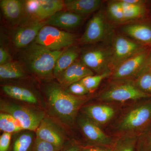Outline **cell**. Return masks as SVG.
<instances>
[{"label": "cell", "mask_w": 151, "mask_h": 151, "mask_svg": "<svg viewBox=\"0 0 151 151\" xmlns=\"http://www.w3.org/2000/svg\"><path fill=\"white\" fill-rule=\"evenodd\" d=\"M151 48L148 47L126 59L112 71L111 79L117 80L133 79L148 62Z\"/></svg>", "instance_id": "obj_7"}, {"label": "cell", "mask_w": 151, "mask_h": 151, "mask_svg": "<svg viewBox=\"0 0 151 151\" xmlns=\"http://www.w3.org/2000/svg\"><path fill=\"white\" fill-rule=\"evenodd\" d=\"M83 115L99 126L107 124L115 115V110L107 104H93L81 108Z\"/></svg>", "instance_id": "obj_16"}, {"label": "cell", "mask_w": 151, "mask_h": 151, "mask_svg": "<svg viewBox=\"0 0 151 151\" xmlns=\"http://www.w3.org/2000/svg\"><path fill=\"white\" fill-rule=\"evenodd\" d=\"M102 3L100 0H66L64 1V8L85 17L97 11Z\"/></svg>", "instance_id": "obj_19"}, {"label": "cell", "mask_w": 151, "mask_h": 151, "mask_svg": "<svg viewBox=\"0 0 151 151\" xmlns=\"http://www.w3.org/2000/svg\"><path fill=\"white\" fill-rule=\"evenodd\" d=\"M1 111L14 117L21 124L24 129L36 132L45 118L43 113L27 107L1 101Z\"/></svg>", "instance_id": "obj_9"}, {"label": "cell", "mask_w": 151, "mask_h": 151, "mask_svg": "<svg viewBox=\"0 0 151 151\" xmlns=\"http://www.w3.org/2000/svg\"><path fill=\"white\" fill-rule=\"evenodd\" d=\"M36 138L51 144L58 151L65 145V137L61 130L47 118H44L36 131Z\"/></svg>", "instance_id": "obj_13"}, {"label": "cell", "mask_w": 151, "mask_h": 151, "mask_svg": "<svg viewBox=\"0 0 151 151\" xmlns=\"http://www.w3.org/2000/svg\"><path fill=\"white\" fill-rule=\"evenodd\" d=\"M0 6L4 15L9 21L13 23H19L26 15L24 1L19 0H1Z\"/></svg>", "instance_id": "obj_18"}, {"label": "cell", "mask_w": 151, "mask_h": 151, "mask_svg": "<svg viewBox=\"0 0 151 151\" xmlns=\"http://www.w3.org/2000/svg\"><path fill=\"white\" fill-rule=\"evenodd\" d=\"M64 50L53 51L33 42L24 52L22 59L31 71L46 78L53 74L57 60Z\"/></svg>", "instance_id": "obj_3"}, {"label": "cell", "mask_w": 151, "mask_h": 151, "mask_svg": "<svg viewBox=\"0 0 151 151\" xmlns=\"http://www.w3.org/2000/svg\"><path fill=\"white\" fill-rule=\"evenodd\" d=\"M25 13L28 18L44 21L40 0H27L24 1Z\"/></svg>", "instance_id": "obj_29"}, {"label": "cell", "mask_w": 151, "mask_h": 151, "mask_svg": "<svg viewBox=\"0 0 151 151\" xmlns=\"http://www.w3.org/2000/svg\"><path fill=\"white\" fill-rule=\"evenodd\" d=\"M76 40L73 34L45 25L40 31L34 42L50 50L58 51L72 46Z\"/></svg>", "instance_id": "obj_6"}, {"label": "cell", "mask_w": 151, "mask_h": 151, "mask_svg": "<svg viewBox=\"0 0 151 151\" xmlns=\"http://www.w3.org/2000/svg\"><path fill=\"white\" fill-rule=\"evenodd\" d=\"M3 91L9 97L27 103L35 104L37 100L35 95L29 89L13 85H6L2 86Z\"/></svg>", "instance_id": "obj_21"}, {"label": "cell", "mask_w": 151, "mask_h": 151, "mask_svg": "<svg viewBox=\"0 0 151 151\" xmlns=\"http://www.w3.org/2000/svg\"><path fill=\"white\" fill-rule=\"evenodd\" d=\"M112 75V72H106L103 74L86 76L81 81L89 93H92L96 90L103 79Z\"/></svg>", "instance_id": "obj_28"}, {"label": "cell", "mask_w": 151, "mask_h": 151, "mask_svg": "<svg viewBox=\"0 0 151 151\" xmlns=\"http://www.w3.org/2000/svg\"><path fill=\"white\" fill-rule=\"evenodd\" d=\"M94 75L93 71L80 62L75 61L56 77L60 86L68 88L71 84L78 82L89 76Z\"/></svg>", "instance_id": "obj_14"}, {"label": "cell", "mask_w": 151, "mask_h": 151, "mask_svg": "<svg viewBox=\"0 0 151 151\" xmlns=\"http://www.w3.org/2000/svg\"><path fill=\"white\" fill-rule=\"evenodd\" d=\"M106 14L109 20L113 23L121 24L126 22L120 0L109 1L107 5Z\"/></svg>", "instance_id": "obj_25"}, {"label": "cell", "mask_w": 151, "mask_h": 151, "mask_svg": "<svg viewBox=\"0 0 151 151\" xmlns=\"http://www.w3.org/2000/svg\"><path fill=\"white\" fill-rule=\"evenodd\" d=\"M46 93L49 104L53 112L68 123L74 121L79 109L86 100L85 97L70 94L57 84L49 85Z\"/></svg>", "instance_id": "obj_1"}, {"label": "cell", "mask_w": 151, "mask_h": 151, "mask_svg": "<svg viewBox=\"0 0 151 151\" xmlns=\"http://www.w3.org/2000/svg\"><path fill=\"white\" fill-rule=\"evenodd\" d=\"M99 97L100 100L105 102L119 103L151 97L138 89L132 79L113 81L101 92Z\"/></svg>", "instance_id": "obj_5"}, {"label": "cell", "mask_w": 151, "mask_h": 151, "mask_svg": "<svg viewBox=\"0 0 151 151\" xmlns=\"http://www.w3.org/2000/svg\"><path fill=\"white\" fill-rule=\"evenodd\" d=\"M124 12L125 22L131 21L143 17L145 14L146 8L145 1L137 4L126 2L124 0H120Z\"/></svg>", "instance_id": "obj_22"}, {"label": "cell", "mask_w": 151, "mask_h": 151, "mask_svg": "<svg viewBox=\"0 0 151 151\" xmlns=\"http://www.w3.org/2000/svg\"><path fill=\"white\" fill-rule=\"evenodd\" d=\"M67 88L68 92L76 96H82L89 93L80 81L71 84Z\"/></svg>", "instance_id": "obj_34"}, {"label": "cell", "mask_w": 151, "mask_h": 151, "mask_svg": "<svg viewBox=\"0 0 151 151\" xmlns=\"http://www.w3.org/2000/svg\"><path fill=\"white\" fill-rule=\"evenodd\" d=\"M12 134L4 132L0 137V151H8L9 148Z\"/></svg>", "instance_id": "obj_35"}, {"label": "cell", "mask_w": 151, "mask_h": 151, "mask_svg": "<svg viewBox=\"0 0 151 151\" xmlns=\"http://www.w3.org/2000/svg\"><path fill=\"white\" fill-rule=\"evenodd\" d=\"M44 21L64 8V1L40 0Z\"/></svg>", "instance_id": "obj_27"}, {"label": "cell", "mask_w": 151, "mask_h": 151, "mask_svg": "<svg viewBox=\"0 0 151 151\" xmlns=\"http://www.w3.org/2000/svg\"><path fill=\"white\" fill-rule=\"evenodd\" d=\"M111 42V71L124 60L147 47L121 35H114Z\"/></svg>", "instance_id": "obj_8"}, {"label": "cell", "mask_w": 151, "mask_h": 151, "mask_svg": "<svg viewBox=\"0 0 151 151\" xmlns=\"http://www.w3.org/2000/svg\"><path fill=\"white\" fill-rule=\"evenodd\" d=\"M78 124L84 137L89 142L103 146L113 144L112 137L105 134L99 125L84 115L78 117Z\"/></svg>", "instance_id": "obj_12"}, {"label": "cell", "mask_w": 151, "mask_h": 151, "mask_svg": "<svg viewBox=\"0 0 151 151\" xmlns=\"http://www.w3.org/2000/svg\"><path fill=\"white\" fill-rule=\"evenodd\" d=\"M81 151H113L110 149L100 147L89 146L81 149Z\"/></svg>", "instance_id": "obj_38"}, {"label": "cell", "mask_w": 151, "mask_h": 151, "mask_svg": "<svg viewBox=\"0 0 151 151\" xmlns=\"http://www.w3.org/2000/svg\"><path fill=\"white\" fill-rule=\"evenodd\" d=\"M81 148L75 143H70L64 146L61 151H81Z\"/></svg>", "instance_id": "obj_37"}, {"label": "cell", "mask_w": 151, "mask_h": 151, "mask_svg": "<svg viewBox=\"0 0 151 151\" xmlns=\"http://www.w3.org/2000/svg\"><path fill=\"white\" fill-rule=\"evenodd\" d=\"M103 9L98 11L88 22L79 42L81 44H92L100 42H111L114 32L108 21Z\"/></svg>", "instance_id": "obj_4"}, {"label": "cell", "mask_w": 151, "mask_h": 151, "mask_svg": "<svg viewBox=\"0 0 151 151\" xmlns=\"http://www.w3.org/2000/svg\"><path fill=\"white\" fill-rule=\"evenodd\" d=\"M0 129L4 132L11 134L24 130L21 124L14 117L4 113L0 114Z\"/></svg>", "instance_id": "obj_26"}, {"label": "cell", "mask_w": 151, "mask_h": 151, "mask_svg": "<svg viewBox=\"0 0 151 151\" xmlns=\"http://www.w3.org/2000/svg\"><path fill=\"white\" fill-rule=\"evenodd\" d=\"M24 74L23 68L19 63L11 61L0 65L1 79H17L23 77Z\"/></svg>", "instance_id": "obj_24"}, {"label": "cell", "mask_w": 151, "mask_h": 151, "mask_svg": "<svg viewBox=\"0 0 151 151\" xmlns=\"http://www.w3.org/2000/svg\"><path fill=\"white\" fill-rule=\"evenodd\" d=\"M149 63H150V65H151V53L150 56V59L149 60Z\"/></svg>", "instance_id": "obj_39"}, {"label": "cell", "mask_w": 151, "mask_h": 151, "mask_svg": "<svg viewBox=\"0 0 151 151\" xmlns=\"http://www.w3.org/2000/svg\"><path fill=\"white\" fill-rule=\"evenodd\" d=\"M45 25L44 21L27 18L21 23L14 32L12 42L17 48L28 46L34 42L40 31Z\"/></svg>", "instance_id": "obj_11"}, {"label": "cell", "mask_w": 151, "mask_h": 151, "mask_svg": "<svg viewBox=\"0 0 151 151\" xmlns=\"http://www.w3.org/2000/svg\"><path fill=\"white\" fill-rule=\"evenodd\" d=\"M32 151H59L50 143L36 138Z\"/></svg>", "instance_id": "obj_33"}, {"label": "cell", "mask_w": 151, "mask_h": 151, "mask_svg": "<svg viewBox=\"0 0 151 151\" xmlns=\"http://www.w3.org/2000/svg\"><path fill=\"white\" fill-rule=\"evenodd\" d=\"M137 142L142 151H151V126L138 135Z\"/></svg>", "instance_id": "obj_32"}, {"label": "cell", "mask_w": 151, "mask_h": 151, "mask_svg": "<svg viewBox=\"0 0 151 151\" xmlns=\"http://www.w3.org/2000/svg\"><path fill=\"white\" fill-rule=\"evenodd\" d=\"M124 34L144 45L151 46V24L137 22L125 25L122 28Z\"/></svg>", "instance_id": "obj_17"}, {"label": "cell", "mask_w": 151, "mask_h": 151, "mask_svg": "<svg viewBox=\"0 0 151 151\" xmlns=\"http://www.w3.org/2000/svg\"><path fill=\"white\" fill-rule=\"evenodd\" d=\"M151 126V97L137 100L122 114L116 130L122 134H139Z\"/></svg>", "instance_id": "obj_2"}, {"label": "cell", "mask_w": 151, "mask_h": 151, "mask_svg": "<svg viewBox=\"0 0 151 151\" xmlns=\"http://www.w3.org/2000/svg\"><path fill=\"white\" fill-rule=\"evenodd\" d=\"M33 137L32 134L26 133L17 138L14 144L13 151H28L32 145Z\"/></svg>", "instance_id": "obj_31"}, {"label": "cell", "mask_w": 151, "mask_h": 151, "mask_svg": "<svg viewBox=\"0 0 151 151\" xmlns=\"http://www.w3.org/2000/svg\"><path fill=\"white\" fill-rule=\"evenodd\" d=\"M85 17L70 11L62 10L44 21L45 25L55 27L70 29L78 27Z\"/></svg>", "instance_id": "obj_15"}, {"label": "cell", "mask_w": 151, "mask_h": 151, "mask_svg": "<svg viewBox=\"0 0 151 151\" xmlns=\"http://www.w3.org/2000/svg\"><path fill=\"white\" fill-rule=\"evenodd\" d=\"M11 56L5 48L1 46L0 47V65L11 62Z\"/></svg>", "instance_id": "obj_36"}, {"label": "cell", "mask_w": 151, "mask_h": 151, "mask_svg": "<svg viewBox=\"0 0 151 151\" xmlns=\"http://www.w3.org/2000/svg\"><path fill=\"white\" fill-rule=\"evenodd\" d=\"M138 134L122 135L116 142V151H134Z\"/></svg>", "instance_id": "obj_30"}, {"label": "cell", "mask_w": 151, "mask_h": 151, "mask_svg": "<svg viewBox=\"0 0 151 151\" xmlns=\"http://www.w3.org/2000/svg\"><path fill=\"white\" fill-rule=\"evenodd\" d=\"M132 80L141 91L151 97V65L149 61L141 72Z\"/></svg>", "instance_id": "obj_23"}, {"label": "cell", "mask_w": 151, "mask_h": 151, "mask_svg": "<svg viewBox=\"0 0 151 151\" xmlns=\"http://www.w3.org/2000/svg\"><path fill=\"white\" fill-rule=\"evenodd\" d=\"M78 56V51L77 47L74 46L65 49L57 60L53 71V75L57 77L75 62Z\"/></svg>", "instance_id": "obj_20"}, {"label": "cell", "mask_w": 151, "mask_h": 151, "mask_svg": "<svg viewBox=\"0 0 151 151\" xmlns=\"http://www.w3.org/2000/svg\"><path fill=\"white\" fill-rule=\"evenodd\" d=\"M111 57V46L95 47L82 52L81 62L97 74H101L111 71L110 69Z\"/></svg>", "instance_id": "obj_10"}]
</instances>
